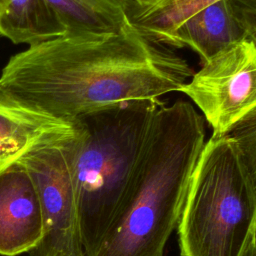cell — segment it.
<instances>
[{"instance_id":"obj_18","label":"cell","mask_w":256,"mask_h":256,"mask_svg":"<svg viewBox=\"0 0 256 256\" xmlns=\"http://www.w3.org/2000/svg\"><path fill=\"white\" fill-rule=\"evenodd\" d=\"M252 240H253V244L255 246V249H256V223H255V228H254V232H253V237H252Z\"/></svg>"},{"instance_id":"obj_15","label":"cell","mask_w":256,"mask_h":256,"mask_svg":"<svg viewBox=\"0 0 256 256\" xmlns=\"http://www.w3.org/2000/svg\"><path fill=\"white\" fill-rule=\"evenodd\" d=\"M242 256H256V249L253 244V240H251V242L249 243L247 249L245 250V252L243 253Z\"/></svg>"},{"instance_id":"obj_1","label":"cell","mask_w":256,"mask_h":256,"mask_svg":"<svg viewBox=\"0 0 256 256\" xmlns=\"http://www.w3.org/2000/svg\"><path fill=\"white\" fill-rule=\"evenodd\" d=\"M185 59L132 24L117 33H65L11 56L0 90L62 120L131 100L158 99L192 77Z\"/></svg>"},{"instance_id":"obj_16","label":"cell","mask_w":256,"mask_h":256,"mask_svg":"<svg viewBox=\"0 0 256 256\" xmlns=\"http://www.w3.org/2000/svg\"><path fill=\"white\" fill-rule=\"evenodd\" d=\"M247 30V34L249 37H251L256 42V25H248L244 26Z\"/></svg>"},{"instance_id":"obj_4","label":"cell","mask_w":256,"mask_h":256,"mask_svg":"<svg viewBox=\"0 0 256 256\" xmlns=\"http://www.w3.org/2000/svg\"><path fill=\"white\" fill-rule=\"evenodd\" d=\"M256 223V188L229 135L211 136L177 224L181 256H242Z\"/></svg>"},{"instance_id":"obj_10","label":"cell","mask_w":256,"mask_h":256,"mask_svg":"<svg viewBox=\"0 0 256 256\" xmlns=\"http://www.w3.org/2000/svg\"><path fill=\"white\" fill-rule=\"evenodd\" d=\"M65 33L47 0H0V35L12 43L32 46Z\"/></svg>"},{"instance_id":"obj_7","label":"cell","mask_w":256,"mask_h":256,"mask_svg":"<svg viewBox=\"0 0 256 256\" xmlns=\"http://www.w3.org/2000/svg\"><path fill=\"white\" fill-rule=\"evenodd\" d=\"M44 214L28 171L14 161L0 170V255L30 253L42 241Z\"/></svg>"},{"instance_id":"obj_14","label":"cell","mask_w":256,"mask_h":256,"mask_svg":"<svg viewBox=\"0 0 256 256\" xmlns=\"http://www.w3.org/2000/svg\"><path fill=\"white\" fill-rule=\"evenodd\" d=\"M244 26L256 25V0H230Z\"/></svg>"},{"instance_id":"obj_9","label":"cell","mask_w":256,"mask_h":256,"mask_svg":"<svg viewBox=\"0 0 256 256\" xmlns=\"http://www.w3.org/2000/svg\"><path fill=\"white\" fill-rule=\"evenodd\" d=\"M248 36L230 0L214 2L182 22L175 30L169 46H187L205 62L232 43Z\"/></svg>"},{"instance_id":"obj_6","label":"cell","mask_w":256,"mask_h":256,"mask_svg":"<svg viewBox=\"0 0 256 256\" xmlns=\"http://www.w3.org/2000/svg\"><path fill=\"white\" fill-rule=\"evenodd\" d=\"M179 92L199 108L213 136L230 134L256 112V42L247 36L225 47Z\"/></svg>"},{"instance_id":"obj_5","label":"cell","mask_w":256,"mask_h":256,"mask_svg":"<svg viewBox=\"0 0 256 256\" xmlns=\"http://www.w3.org/2000/svg\"><path fill=\"white\" fill-rule=\"evenodd\" d=\"M77 147L75 125L73 133L38 143L17 159L34 182L44 214V237L30 256H85L79 225Z\"/></svg>"},{"instance_id":"obj_8","label":"cell","mask_w":256,"mask_h":256,"mask_svg":"<svg viewBox=\"0 0 256 256\" xmlns=\"http://www.w3.org/2000/svg\"><path fill=\"white\" fill-rule=\"evenodd\" d=\"M73 120L31 108L0 90V170L34 145L73 133Z\"/></svg>"},{"instance_id":"obj_2","label":"cell","mask_w":256,"mask_h":256,"mask_svg":"<svg viewBox=\"0 0 256 256\" xmlns=\"http://www.w3.org/2000/svg\"><path fill=\"white\" fill-rule=\"evenodd\" d=\"M205 145L203 117L187 101L155 112L127 192L88 256H164Z\"/></svg>"},{"instance_id":"obj_12","label":"cell","mask_w":256,"mask_h":256,"mask_svg":"<svg viewBox=\"0 0 256 256\" xmlns=\"http://www.w3.org/2000/svg\"><path fill=\"white\" fill-rule=\"evenodd\" d=\"M219 0H156L146 6L129 2L130 23L154 42L168 45L171 36L191 15Z\"/></svg>"},{"instance_id":"obj_17","label":"cell","mask_w":256,"mask_h":256,"mask_svg":"<svg viewBox=\"0 0 256 256\" xmlns=\"http://www.w3.org/2000/svg\"><path fill=\"white\" fill-rule=\"evenodd\" d=\"M133 4L135 5H138V6H146L156 0H130Z\"/></svg>"},{"instance_id":"obj_11","label":"cell","mask_w":256,"mask_h":256,"mask_svg":"<svg viewBox=\"0 0 256 256\" xmlns=\"http://www.w3.org/2000/svg\"><path fill=\"white\" fill-rule=\"evenodd\" d=\"M66 33H117L130 25V0H47Z\"/></svg>"},{"instance_id":"obj_3","label":"cell","mask_w":256,"mask_h":256,"mask_svg":"<svg viewBox=\"0 0 256 256\" xmlns=\"http://www.w3.org/2000/svg\"><path fill=\"white\" fill-rule=\"evenodd\" d=\"M158 99L118 103L73 119L78 131L76 176L85 256L114 218L133 177Z\"/></svg>"},{"instance_id":"obj_13","label":"cell","mask_w":256,"mask_h":256,"mask_svg":"<svg viewBox=\"0 0 256 256\" xmlns=\"http://www.w3.org/2000/svg\"><path fill=\"white\" fill-rule=\"evenodd\" d=\"M256 188V112L228 134Z\"/></svg>"}]
</instances>
